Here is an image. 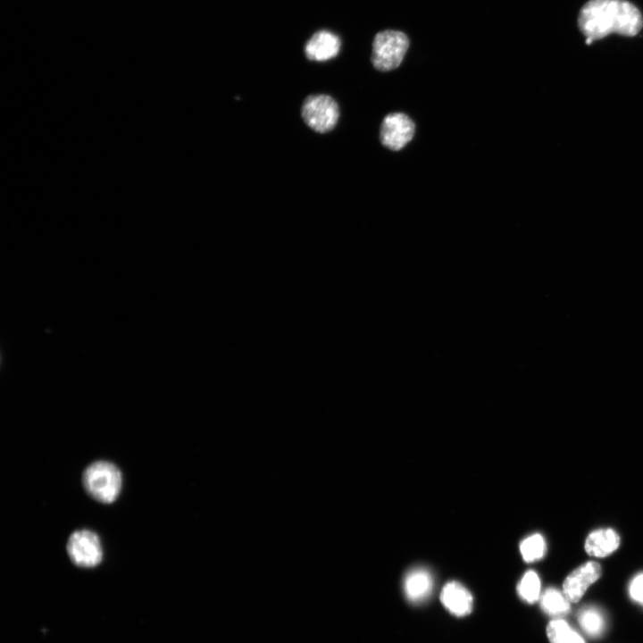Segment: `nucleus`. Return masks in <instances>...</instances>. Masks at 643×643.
<instances>
[{
    "label": "nucleus",
    "mask_w": 643,
    "mask_h": 643,
    "mask_svg": "<svg viewBox=\"0 0 643 643\" xmlns=\"http://www.w3.org/2000/svg\"><path fill=\"white\" fill-rule=\"evenodd\" d=\"M578 25L592 41L611 33L632 37L642 26L639 10L626 0H589L580 11Z\"/></svg>",
    "instance_id": "f257e3e1"
},
{
    "label": "nucleus",
    "mask_w": 643,
    "mask_h": 643,
    "mask_svg": "<svg viewBox=\"0 0 643 643\" xmlns=\"http://www.w3.org/2000/svg\"><path fill=\"white\" fill-rule=\"evenodd\" d=\"M86 492L95 500L111 504L121 493L122 478L120 469L108 461L90 463L82 474Z\"/></svg>",
    "instance_id": "f03ea898"
},
{
    "label": "nucleus",
    "mask_w": 643,
    "mask_h": 643,
    "mask_svg": "<svg viewBox=\"0 0 643 643\" xmlns=\"http://www.w3.org/2000/svg\"><path fill=\"white\" fill-rule=\"evenodd\" d=\"M408 46L409 40L401 31L379 32L372 43V63L381 71L394 70L402 63Z\"/></svg>",
    "instance_id": "7ed1b4c3"
},
{
    "label": "nucleus",
    "mask_w": 643,
    "mask_h": 643,
    "mask_svg": "<svg viewBox=\"0 0 643 643\" xmlns=\"http://www.w3.org/2000/svg\"><path fill=\"white\" fill-rule=\"evenodd\" d=\"M301 115L305 124L318 133H326L336 126L339 110L328 95H312L302 104Z\"/></svg>",
    "instance_id": "20e7f679"
},
{
    "label": "nucleus",
    "mask_w": 643,
    "mask_h": 643,
    "mask_svg": "<svg viewBox=\"0 0 643 643\" xmlns=\"http://www.w3.org/2000/svg\"><path fill=\"white\" fill-rule=\"evenodd\" d=\"M66 549L71 561L79 567L92 568L103 559L99 537L90 530H75L67 541Z\"/></svg>",
    "instance_id": "39448f33"
},
{
    "label": "nucleus",
    "mask_w": 643,
    "mask_h": 643,
    "mask_svg": "<svg viewBox=\"0 0 643 643\" xmlns=\"http://www.w3.org/2000/svg\"><path fill=\"white\" fill-rule=\"evenodd\" d=\"M415 125L405 113H389L382 121L380 138L387 148L398 151L404 148L413 138Z\"/></svg>",
    "instance_id": "423d86ee"
},
{
    "label": "nucleus",
    "mask_w": 643,
    "mask_h": 643,
    "mask_svg": "<svg viewBox=\"0 0 643 643\" xmlns=\"http://www.w3.org/2000/svg\"><path fill=\"white\" fill-rule=\"evenodd\" d=\"M601 566L598 563L589 561L578 566L564 579L563 593L568 601L577 603L588 589L601 576Z\"/></svg>",
    "instance_id": "0eeeda50"
},
{
    "label": "nucleus",
    "mask_w": 643,
    "mask_h": 643,
    "mask_svg": "<svg viewBox=\"0 0 643 643\" xmlns=\"http://www.w3.org/2000/svg\"><path fill=\"white\" fill-rule=\"evenodd\" d=\"M440 601L452 614L464 616L472 612L473 598L463 585L457 581H450L443 587Z\"/></svg>",
    "instance_id": "6e6552de"
},
{
    "label": "nucleus",
    "mask_w": 643,
    "mask_h": 643,
    "mask_svg": "<svg viewBox=\"0 0 643 643\" xmlns=\"http://www.w3.org/2000/svg\"><path fill=\"white\" fill-rule=\"evenodd\" d=\"M340 49V39L328 30H320L313 35L305 46L308 59L324 62L335 57Z\"/></svg>",
    "instance_id": "1a4fd4ad"
},
{
    "label": "nucleus",
    "mask_w": 643,
    "mask_h": 643,
    "mask_svg": "<svg viewBox=\"0 0 643 643\" xmlns=\"http://www.w3.org/2000/svg\"><path fill=\"white\" fill-rule=\"evenodd\" d=\"M433 580L430 572L418 567L409 571L404 580V591L413 603L425 600L431 592Z\"/></svg>",
    "instance_id": "9d476101"
},
{
    "label": "nucleus",
    "mask_w": 643,
    "mask_h": 643,
    "mask_svg": "<svg viewBox=\"0 0 643 643\" xmlns=\"http://www.w3.org/2000/svg\"><path fill=\"white\" fill-rule=\"evenodd\" d=\"M620 541L619 535L614 530L599 529L588 536L585 550L591 556L605 557L618 548Z\"/></svg>",
    "instance_id": "9b49d317"
},
{
    "label": "nucleus",
    "mask_w": 643,
    "mask_h": 643,
    "mask_svg": "<svg viewBox=\"0 0 643 643\" xmlns=\"http://www.w3.org/2000/svg\"><path fill=\"white\" fill-rule=\"evenodd\" d=\"M546 630L550 643H585L583 638L561 618L550 621Z\"/></svg>",
    "instance_id": "f8f14e48"
},
{
    "label": "nucleus",
    "mask_w": 643,
    "mask_h": 643,
    "mask_svg": "<svg viewBox=\"0 0 643 643\" xmlns=\"http://www.w3.org/2000/svg\"><path fill=\"white\" fill-rule=\"evenodd\" d=\"M542 610L553 616L566 614L570 610L571 603L565 597L563 591L555 588L547 589L539 597Z\"/></svg>",
    "instance_id": "ddd939ff"
},
{
    "label": "nucleus",
    "mask_w": 643,
    "mask_h": 643,
    "mask_svg": "<svg viewBox=\"0 0 643 643\" xmlns=\"http://www.w3.org/2000/svg\"><path fill=\"white\" fill-rule=\"evenodd\" d=\"M578 622L584 632L590 637L599 636L605 630V624L600 610L593 606L585 607L580 611Z\"/></svg>",
    "instance_id": "4468645a"
},
{
    "label": "nucleus",
    "mask_w": 643,
    "mask_h": 643,
    "mask_svg": "<svg viewBox=\"0 0 643 643\" xmlns=\"http://www.w3.org/2000/svg\"><path fill=\"white\" fill-rule=\"evenodd\" d=\"M541 584L537 572L527 571L517 585V592L521 598L529 604H532L541 596Z\"/></svg>",
    "instance_id": "2eb2a0df"
},
{
    "label": "nucleus",
    "mask_w": 643,
    "mask_h": 643,
    "mask_svg": "<svg viewBox=\"0 0 643 643\" xmlns=\"http://www.w3.org/2000/svg\"><path fill=\"white\" fill-rule=\"evenodd\" d=\"M523 560L531 563L542 558L546 552V543L540 534H533L524 539L520 545Z\"/></svg>",
    "instance_id": "dca6fc26"
},
{
    "label": "nucleus",
    "mask_w": 643,
    "mask_h": 643,
    "mask_svg": "<svg viewBox=\"0 0 643 643\" xmlns=\"http://www.w3.org/2000/svg\"><path fill=\"white\" fill-rule=\"evenodd\" d=\"M629 592L634 601L643 605V573L637 575L631 580Z\"/></svg>",
    "instance_id": "f3484780"
}]
</instances>
